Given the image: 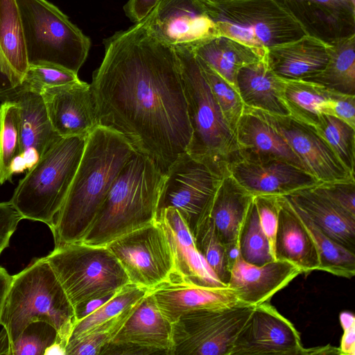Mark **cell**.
<instances>
[{
	"label": "cell",
	"mask_w": 355,
	"mask_h": 355,
	"mask_svg": "<svg viewBox=\"0 0 355 355\" xmlns=\"http://www.w3.org/2000/svg\"><path fill=\"white\" fill-rule=\"evenodd\" d=\"M140 22L153 36L174 48L193 49L219 35L205 0H160Z\"/></svg>",
	"instance_id": "cell-13"
},
{
	"label": "cell",
	"mask_w": 355,
	"mask_h": 355,
	"mask_svg": "<svg viewBox=\"0 0 355 355\" xmlns=\"http://www.w3.org/2000/svg\"><path fill=\"white\" fill-rule=\"evenodd\" d=\"M292 206L315 243L320 261L318 270L347 279L353 277L355 275V253L329 238L303 212Z\"/></svg>",
	"instance_id": "cell-34"
},
{
	"label": "cell",
	"mask_w": 355,
	"mask_h": 355,
	"mask_svg": "<svg viewBox=\"0 0 355 355\" xmlns=\"http://www.w3.org/2000/svg\"><path fill=\"white\" fill-rule=\"evenodd\" d=\"M36 321L51 324L65 347L76 322L74 309L46 257L35 258L12 276L0 315L9 344Z\"/></svg>",
	"instance_id": "cell-4"
},
{
	"label": "cell",
	"mask_w": 355,
	"mask_h": 355,
	"mask_svg": "<svg viewBox=\"0 0 355 355\" xmlns=\"http://www.w3.org/2000/svg\"><path fill=\"white\" fill-rule=\"evenodd\" d=\"M307 354L294 325L269 302L254 306L231 355Z\"/></svg>",
	"instance_id": "cell-15"
},
{
	"label": "cell",
	"mask_w": 355,
	"mask_h": 355,
	"mask_svg": "<svg viewBox=\"0 0 355 355\" xmlns=\"http://www.w3.org/2000/svg\"><path fill=\"white\" fill-rule=\"evenodd\" d=\"M148 291L153 296L163 316L171 324L190 311L242 304L227 286L213 287L197 284L175 272Z\"/></svg>",
	"instance_id": "cell-18"
},
{
	"label": "cell",
	"mask_w": 355,
	"mask_h": 355,
	"mask_svg": "<svg viewBox=\"0 0 355 355\" xmlns=\"http://www.w3.org/2000/svg\"><path fill=\"white\" fill-rule=\"evenodd\" d=\"M314 127L345 167L354 174L355 128L326 114L319 115Z\"/></svg>",
	"instance_id": "cell-37"
},
{
	"label": "cell",
	"mask_w": 355,
	"mask_h": 355,
	"mask_svg": "<svg viewBox=\"0 0 355 355\" xmlns=\"http://www.w3.org/2000/svg\"><path fill=\"white\" fill-rule=\"evenodd\" d=\"M11 280L12 276L8 274L5 268L0 266V315L3 302L10 287Z\"/></svg>",
	"instance_id": "cell-51"
},
{
	"label": "cell",
	"mask_w": 355,
	"mask_h": 355,
	"mask_svg": "<svg viewBox=\"0 0 355 355\" xmlns=\"http://www.w3.org/2000/svg\"><path fill=\"white\" fill-rule=\"evenodd\" d=\"M11 100L19 116V155L14 173L31 168L61 137L55 131L40 93L22 88Z\"/></svg>",
	"instance_id": "cell-20"
},
{
	"label": "cell",
	"mask_w": 355,
	"mask_h": 355,
	"mask_svg": "<svg viewBox=\"0 0 355 355\" xmlns=\"http://www.w3.org/2000/svg\"><path fill=\"white\" fill-rule=\"evenodd\" d=\"M22 80L0 49V100L10 99L15 96L22 89Z\"/></svg>",
	"instance_id": "cell-47"
},
{
	"label": "cell",
	"mask_w": 355,
	"mask_h": 355,
	"mask_svg": "<svg viewBox=\"0 0 355 355\" xmlns=\"http://www.w3.org/2000/svg\"><path fill=\"white\" fill-rule=\"evenodd\" d=\"M66 355V347L58 339L44 351V355Z\"/></svg>",
	"instance_id": "cell-52"
},
{
	"label": "cell",
	"mask_w": 355,
	"mask_h": 355,
	"mask_svg": "<svg viewBox=\"0 0 355 355\" xmlns=\"http://www.w3.org/2000/svg\"><path fill=\"white\" fill-rule=\"evenodd\" d=\"M303 80L336 92L355 95V35L329 44V60L324 69Z\"/></svg>",
	"instance_id": "cell-31"
},
{
	"label": "cell",
	"mask_w": 355,
	"mask_h": 355,
	"mask_svg": "<svg viewBox=\"0 0 355 355\" xmlns=\"http://www.w3.org/2000/svg\"><path fill=\"white\" fill-rule=\"evenodd\" d=\"M164 175L153 159L135 151L118 174L80 242L106 246L154 222Z\"/></svg>",
	"instance_id": "cell-3"
},
{
	"label": "cell",
	"mask_w": 355,
	"mask_h": 355,
	"mask_svg": "<svg viewBox=\"0 0 355 355\" xmlns=\"http://www.w3.org/2000/svg\"><path fill=\"white\" fill-rule=\"evenodd\" d=\"M214 3H220V2H225V1H236V0H209Z\"/></svg>",
	"instance_id": "cell-54"
},
{
	"label": "cell",
	"mask_w": 355,
	"mask_h": 355,
	"mask_svg": "<svg viewBox=\"0 0 355 355\" xmlns=\"http://www.w3.org/2000/svg\"><path fill=\"white\" fill-rule=\"evenodd\" d=\"M87 135L60 137L21 180L10 202L23 219L42 222L49 228L53 225L75 176Z\"/></svg>",
	"instance_id": "cell-6"
},
{
	"label": "cell",
	"mask_w": 355,
	"mask_h": 355,
	"mask_svg": "<svg viewBox=\"0 0 355 355\" xmlns=\"http://www.w3.org/2000/svg\"><path fill=\"white\" fill-rule=\"evenodd\" d=\"M80 80L78 73L65 68L48 64H30L23 78L22 88L41 93L44 89Z\"/></svg>",
	"instance_id": "cell-43"
},
{
	"label": "cell",
	"mask_w": 355,
	"mask_h": 355,
	"mask_svg": "<svg viewBox=\"0 0 355 355\" xmlns=\"http://www.w3.org/2000/svg\"><path fill=\"white\" fill-rule=\"evenodd\" d=\"M138 302L85 336L69 340L66 347V355H101L104 347L112 341Z\"/></svg>",
	"instance_id": "cell-41"
},
{
	"label": "cell",
	"mask_w": 355,
	"mask_h": 355,
	"mask_svg": "<svg viewBox=\"0 0 355 355\" xmlns=\"http://www.w3.org/2000/svg\"><path fill=\"white\" fill-rule=\"evenodd\" d=\"M91 88L98 125L124 137L165 174L191 137L175 49L141 23L103 40Z\"/></svg>",
	"instance_id": "cell-1"
},
{
	"label": "cell",
	"mask_w": 355,
	"mask_h": 355,
	"mask_svg": "<svg viewBox=\"0 0 355 355\" xmlns=\"http://www.w3.org/2000/svg\"><path fill=\"white\" fill-rule=\"evenodd\" d=\"M28 65L48 64L78 73L91 47L90 39L46 0H16Z\"/></svg>",
	"instance_id": "cell-7"
},
{
	"label": "cell",
	"mask_w": 355,
	"mask_h": 355,
	"mask_svg": "<svg viewBox=\"0 0 355 355\" xmlns=\"http://www.w3.org/2000/svg\"><path fill=\"white\" fill-rule=\"evenodd\" d=\"M300 274L298 268L287 261L273 260L257 266L246 262L238 254L230 269L227 286L241 303L255 306L269 302Z\"/></svg>",
	"instance_id": "cell-21"
},
{
	"label": "cell",
	"mask_w": 355,
	"mask_h": 355,
	"mask_svg": "<svg viewBox=\"0 0 355 355\" xmlns=\"http://www.w3.org/2000/svg\"><path fill=\"white\" fill-rule=\"evenodd\" d=\"M46 258L75 312L86 303L113 295L130 284L107 245L82 242L60 245Z\"/></svg>",
	"instance_id": "cell-8"
},
{
	"label": "cell",
	"mask_w": 355,
	"mask_h": 355,
	"mask_svg": "<svg viewBox=\"0 0 355 355\" xmlns=\"http://www.w3.org/2000/svg\"><path fill=\"white\" fill-rule=\"evenodd\" d=\"M225 176L187 152L182 153L165 173L157 212L168 207L177 209L193 236L209 217L216 193Z\"/></svg>",
	"instance_id": "cell-11"
},
{
	"label": "cell",
	"mask_w": 355,
	"mask_h": 355,
	"mask_svg": "<svg viewBox=\"0 0 355 355\" xmlns=\"http://www.w3.org/2000/svg\"><path fill=\"white\" fill-rule=\"evenodd\" d=\"M172 324L162 314L148 291L110 343L139 347L154 354L170 355Z\"/></svg>",
	"instance_id": "cell-23"
},
{
	"label": "cell",
	"mask_w": 355,
	"mask_h": 355,
	"mask_svg": "<svg viewBox=\"0 0 355 355\" xmlns=\"http://www.w3.org/2000/svg\"><path fill=\"white\" fill-rule=\"evenodd\" d=\"M173 252L175 273L207 286H227L222 283L198 250L193 236L177 209L168 207L157 214Z\"/></svg>",
	"instance_id": "cell-24"
},
{
	"label": "cell",
	"mask_w": 355,
	"mask_h": 355,
	"mask_svg": "<svg viewBox=\"0 0 355 355\" xmlns=\"http://www.w3.org/2000/svg\"><path fill=\"white\" fill-rule=\"evenodd\" d=\"M269 67L285 80H304L322 71L329 60V44L308 35L266 48Z\"/></svg>",
	"instance_id": "cell-26"
},
{
	"label": "cell",
	"mask_w": 355,
	"mask_h": 355,
	"mask_svg": "<svg viewBox=\"0 0 355 355\" xmlns=\"http://www.w3.org/2000/svg\"><path fill=\"white\" fill-rule=\"evenodd\" d=\"M343 334L340 341V346L338 347L340 354L354 355L355 354V322L351 324L344 327Z\"/></svg>",
	"instance_id": "cell-50"
},
{
	"label": "cell",
	"mask_w": 355,
	"mask_h": 355,
	"mask_svg": "<svg viewBox=\"0 0 355 355\" xmlns=\"http://www.w3.org/2000/svg\"><path fill=\"white\" fill-rule=\"evenodd\" d=\"M175 49L191 128L186 152L227 175L230 166L241 159L236 135L226 122L193 51Z\"/></svg>",
	"instance_id": "cell-5"
},
{
	"label": "cell",
	"mask_w": 355,
	"mask_h": 355,
	"mask_svg": "<svg viewBox=\"0 0 355 355\" xmlns=\"http://www.w3.org/2000/svg\"><path fill=\"white\" fill-rule=\"evenodd\" d=\"M336 93L303 80H285L283 99L291 116L315 126L320 114H329Z\"/></svg>",
	"instance_id": "cell-32"
},
{
	"label": "cell",
	"mask_w": 355,
	"mask_h": 355,
	"mask_svg": "<svg viewBox=\"0 0 355 355\" xmlns=\"http://www.w3.org/2000/svg\"><path fill=\"white\" fill-rule=\"evenodd\" d=\"M9 339L4 329L0 332V354L9 355Z\"/></svg>",
	"instance_id": "cell-53"
},
{
	"label": "cell",
	"mask_w": 355,
	"mask_h": 355,
	"mask_svg": "<svg viewBox=\"0 0 355 355\" xmlns=\"http://www.w3.org/2000/svg\"><path fill=\"white\" fill-rule=\"evenodd\" d=\"M278 203L275 259L292 263L302 274L308 275L318 270L319 257L311 234L284 196H278Z\"/></svg>",
	"instance_id": "cell-25"
},
{
	"label": "cell",
	"mask_w": 355,
	"mask_h": 355,
	"mask_svg": "<svg viewBox=\"0 0 355 355\" xmlns=\"http://www.w3.org/2000/svg\"><path fill=\"white\" fill-rule=\"evenodd\" d=\"M319 187L333 201L355 216V179L321 183Z\"/></svg>",
	"instance_id": "cell-45"
},
{
	"label": "cell",
	"mask_w": 355,
	"mask_h": 355,
	"mask_svg": "<svg viewBox=\"0 0 355 355\" xmlns=\"http://www.w3.org/2000/svg\"><path fill=\"white\" fill-rule=\"evenodd\" d=\"M235 135L241 159H280L306 171L284 138L249 107L244 106Z\"/></svg>",
	"instance_id": "cell-29"
},
{
	"label": "cell",
	"mask_w": 355,
	"mask_h": 355,
	"mask_svg": "<svg viewBox=\"0 0 355 355\" xmlns=\"http://www.w3.org/2000/svg\"><path fill=\"white\" fill-rule=\"evenodd\" d=\"M254 308L239 304L182 315L172 324L170 355H231Z\"/></svg>",
	"instance_id": "cell-10"
},
{
	"label": "cell",
	"mask_w": 355,
	"mask_h": 355,
	"mask_svg": "<svg viewBox=\"0 0 355 355\" xmlns=\"http://www.w3.org/2000/svg\"><path fill=\"white\" fill-rule=\"evenodd\" d=\"M286 141L306 170L322 183L354 180L314 126L291 115H278L250 107Z\"/></svg>",
	"instance_id": "cell-14"
},
{
	"label": "cell",
	"mask_w": 355,
	"mask_h": 355,
	"mask_svg": "<svg viewBox=\"0 0 355 355\" xmlns=\"http://www.w3.org/2000/svg\"><path fill=\"white\" fill-rule=\"evenodd\" d=\"M238 250L243 260L251 264L261 266L275 260L268 239L260 225L254 199L239 232Z\"/></svg>",
	"instance_id": "cell-38"
},
{
	"label": "cell",
	"mask_w": 355,
	"mask_h": 355,
	"mask_svg": "<svg viewBox=\"0 0 355 355\" xmlns=\"http://www.w3.org/2000/svg\"><path fill=\"white\" fill-rule=\"evenodd\" d=\"M147 292V289L130 283L123 286L105 303L78 320L75 323L69 340L83 337L112 320L136 304Z\"/></svg>",
	"instance_id": "cell-35"
},
{
	"label": "cell",
	"mask_w": 355,
	"mask_h": 355,
	"mask_svg": "<svg viewBox=\"0 0 355 355\" xmlns=\"http://www.w3.org/2000/svg\"><path fill=\"white\" fill-rule=\"evenodd\" d=\"M219 35L260 48L290 42L306 35L300 25L276 0H205Z\"/></svg>",
	"instance_id": "cell-9"
},
{
	"label": "cell",
	"mask_w": 355,
	"mask_h": 355,
	"mask_svg": "<svg viewBox=\"0 0 355 355\" xmlns=\"http://www.w3.org/2000/svg\"><path fill=\"white\" fill-rule=\"evenodd\" d=\"M229 172L254 197L286 196L322 183L302 168L276 158L241 159Z\"/></svg>",
	"instance_id": "cell-16"
},
{
	"label": "cell",
	"mask_w": 355,
	"mask_h": 355,
	"mask_svg": "<svg viewBox=\"0 0 355 355\" xmlns=\"http://www.w3.org/2000/svg\"><path fill=\"white\" fill-rule=\"evenodd\" d=\"M196 58L226 122L235 134L245 106L238 90L205 62Z\"/></svg>",
	"instance_id": "cell-40"
},
{
	"label": "cell",
	"mask_w": 355,
	"mask_h": 355,
	"mask_svg": "<svg viewBox=\"0 0 355 355\" xmlns=\"http://www.w3.org/2000/svg\"><path fill=\"white\" fill-rule=\"evenodd\" d=\"M51 124L61 137L87 135L98 125L91 85L78 82L41 93Z\"/></svg>",
	"instance_id": "cell-17"
},
{
	"label": "cell",
	"mask_w": 355,
	"mask_h": 355,
	"mask_svg": "<svg viewBox=\"0 0 355 355\" xmlns=\"http://www.w3.org/2000/svg\"><path fill=\"white\" fill-rule=\"evenodd\" d=\"M306 35L327 44L355 35V3L349 0H276Z\"/></svg>",
	"instance_id": "cell-19"
},
{
	"label": "cell",
	"mask_w": 355,
	"mask_h": 355,
	"mask_svg": "<svg viewBox=\"0 0 355 355\" xmlns=\"http://www.w3.org/2000/svg\"><path fill=\"white\" fill-rule=\"evenodd\" d=\"M160 0H128L123 10L126 16L135 24L139 23L153 10Z\"/></svg>",
	"instance_id": "cell-49"
},
{
	"label": "cell",
	"mask_w": 355,
	"mask_h": 355,
	"mask_svg": "<svg viewBox=\"0 0 355 355\" xmlns=\"http://www.w3.org/2000/svg\"><path fill=\"white\" fill-rule=\"evenodd\" d=\"M58 338L57 331L49 323L31 322L9 344V355H44L45 349Z\"/></svg>",
	"instance_id": "cell-42"
},
{
	"label": "cell",
	"mask_w": 355,
	"mask_h": 355,
	"mask_svg": "<svg viewBox=\"0 0 355 355\" xmlns=\"http://www.w3.org/2000/svg\"><path fill=\"white\" fill-rule=\"evenodd\" d=\"M0 49L11 67L23 79L28 62L16 0H0Z\"/></svg>",
	"instance_id": "cell-33"
},
{
	"label": "cell",
	"mask_w": 355,
	"mask_h": 355,
	"mask_svg": "<svg viewBox=\"0 0 355 355\" xmlns=\"http://www.w3.org/2000/svg\"><path fill=\"white\" fill-rule=\"evenodd\" d=\"M329 114L355 128V95L336 92L331 101Z\"/></svg>",
	"instance_id": "cell-48"
},
{
	"label": "cell",
	"mask_w": 355,
	"mask_h": 355,
	"mask_svg": "<svg viewBox=\"0 0 355 355\" xmlns=\"http://www.w3.org/2000/svg\"><path fill=\"white\" fill-rule=\"evenodd\" d=\"M196 248L218 279L227 286L232 261L229 252L218 239L209 217L193 235Z\"/></svg>",
	"instance_id": "cell-39"
},
{
	"label": "cell",
	"mask_w": 355,
	"mask_h": 355,
	"mask_svg": "<svg viewBox=\"0 0 355 355\" xmlns=\"http://www.w3.org/2000/svg\"><path fill=\"white\" fill-rule=\"evenodd\" d=\"M284 196L327 236L355 253V216L333 201L319 185Z\"/></svg>",
	"instance_id": "cell-22"
},
{
	"label": "cell",
	"mask_w": 355,
	"mask_h": 355,
	"mask_svg": "<svg viewBox=\"0 0 355 355\" xmlns=\"http://www.w3.org/2000/svg\"><path fill=\"white\" fill-rule=\"evenodd\" d=\"M278 196L263 195L254 197L260 225L268 239L274 259L275 241L278 224Z\"/></svg>",
	"instance_id": "cell-44"
},
{
	"label": "cell",
	"mask_w": 355,
	"mask_h": 355,
	"mask_svg": "<svg viewBox=\"0 0 355 355\" xmlns=\"http://www.w3.org/2000/svg\"><path fill=\"white\" fill-rule=\"evenodd\" d=\"M191 49L235 87L238 71L261 60L266 52V48L249 46L223 35L206 40Z\"/></svg>",
	"instance_id": "cell-30"
},
{
	"label": "cell",
	"mask_w": 355,
	"mask_h": 355,
	"mask_svg": "<svg viewBox=\"0 0 355 355\" xmlns=\"http://www.w3.org/2000/svg\"><path fill=\"white\" fill-rule=\"evenodd\" d=\"M107 246L121 263L130 284L150 290L175 272L171 243L157 219Z\"/></svg>",
	"instance_id": "cell-12"
},
{
	"label": "cell",
	"mask_w": 355,
	"mask_h": 355,
	"mask_svg": "<svg viewBox=\"0 0 355 355\" xmlns=\"http://www.w3.org/2000/svg\"><path fill=\"white\" fill-rule=\"evenodd\" d=\"M285 80L270 69L266 55L237 72L236 87L247 107L278 115H290L284 99Z\"/></svg>",
	"instance_id": "cell-28"
},
{
	"label": "cell",
	"mask_w": 355,
	"mask_h": 355,
	"mask_svg": "<svg viewBox=\"0 0 355 355\" xmlns=\"http://www.w3.org/2000/svg\"><path fill=\"white\" fill-rule=\"evenodd\" d=\"M19 116L11 99L0 105V185L10 180L19 155Z\"/></svg>",
	"instance_id": "cell-36"
},
{
	"label": "cell",
	"mask_w": 355,
	"mask_h": 355,
	"mask_svg": "<svg viewBox=\"0 0 355 355\" xmlns=\"http://www.w3.org/2000/svg\"><path fill=\"white\" fill-rule=\"evenodd\" d=\"M349 1H351L353 3H355V0H349Z\"/></svg>",
	"instance_id": "cell-55"
},
{
	"label": "cell",
	"mask_w": 355,
	"mask_h": 355,
	"mask_svg": "<svg viewBox=\"0 0 355 355\" xmlns=\"http://www.w3.org/2000/svg\"><path fill=\"white\" fill-rule=\"evenodd\" d=\"M135 151L124 137L107 128L98 125L88 134L66 198L50 227L55 246L82 241Z\"/></svg>",
	"instance_id": "cell-2"
},
{
	"label": "cell",
	"mask_w": 355,
	"mask_h": 355,
	"mask_svg": "<svg viewBox=\"0 0 355 355\" xmlns=\"http://www.w3.org/2000/svg\"><path fill=\"white\" fill-rule=\"evenodd\" d=\"M23 219L10 202H0V254L9 245L10 239Z\"/></svg>",
	"instance_id": "cell-46"
},
{
	"label": "cell",
	"mask_w": 355,
	"mask_h": 355,
	"mask_svg": "<svg viewBox=\"0 0 355 355\" xmlns=\"http://www.w3.org/2000/svg\"><path fill=\"white\" fill-rule=\"evenodd\" d=\"M253 199L230 173L223 178L214 200L209 218L232 263L239 254V232Z\"/></svg>",
	"instance_id": "cell-27"
}]
</instances>
